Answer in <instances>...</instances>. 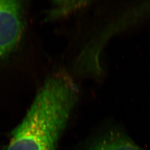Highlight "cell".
Wrapping results in <instances>:
<instances>
[{
  "mask_svg": "<svg viewBox=\"0 0 150 150\" xmlns=\"http://www.w3.org/2000/svg\"><path fill=\"white\" fill-rule=\"evenodd\" d=\"M23 28L21 5L0 1V57L8 54L19 41Z\"/></svg>",
  "mask_w": 150,
  "mask_h": 150,
  "instance_id": "cell-2",
  "label": "cell"
},
{
  "mask_svg": "<svg viewBox=\"0 0 150 150\" xmlns=\"http://www.w3.org/2000/svg\"><path fill=\"white\" fill-rule=\"evenodd\" d=\"M87 150H142L126 135L111 131L97 139Z\"/></svg>",
  "mask_w": 150,
  "mask_h": 150,
  "instance_id": "cell-3",
  "label": "cell"
},
{
  "mask_svg": "<svg viewBox=\"0 0 150 150\" xmlns=\"http://www.w3.org/2000/svg\"><path fill=\"white\" fill-rule=\"evenodd\" d=\"M88 1H57L54 5L51 15L52 16H64L84 7Z\"/></svg>",
  "mask_w": 150,
  "mask_h": 150,
  "instance_id": "cell-4",
  "label": "cell"
},
{
  "mask_svg": "<svg viewBox=\"0 0 150 150\" xmlns=\"http://www.w3.org/2000/svg\"><path fill=\"white\" fill-rule=\"evenodd\" d=\"M79 93L76 83L67 76L49 77L12 132L5 150H56Z\"/></svg>",
  "mask_w": 150,
  "mask_h": 150,
  "instance_id": "cell-1",
  "label": "cell"
}]
</instances>
